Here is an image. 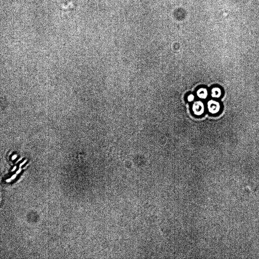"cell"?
Here are the masks:
<instances>
[{
	"instance_id": "obj_2",
	"label": "cell",
	"mask_w": 259,
	"mask_h": 259,
	"mask_svg": "<svg viewBox=\"0 0 259 259\" xmlns=\"http://www.w3.org/2000/svg\"><path fill=\"white\" fill-rule=\"evenodd\" d=\"M192 109L195 115L197 116L202 115L205 111L204 104L201 101L195 102L193 104Z\"/></svg>"
},
{
	"instance_id": "obj_4",
	"label": "cell",
	"mask_w": 259,
	"mask_h": 259,
	"mask_svg": "<svg viewBox=\"0 0 259 259\" xmlns=\"http://www.w3.org/2000/svg\"><path fill=\"white\" fill-rule=\"evenodd\" d=\"M222 91L221 88L218 87H215L211 90V96L212 97L218 99L222 96Z\"/></svg>"
},
{
	"instance_id": "obj_1",
	"label": "cell",
	"mask_w": 259,
	"mask_h": 259,
	"mask_svg": "<svg viewBox=\"0 0 259 259\" xmlns=\"http://www.w3.org/2000/svg\"><path fill=\"white\" fill-rule=\"evenodd\" d=\"M207 107L209 112L213 114L218 113L220 109L219 102L214 100H211L207 102Z\"/></svg>"
},
{
	"instance_id": "obj_3",
	"label": "cell",
	"mask_w": 259,
	"mask_h": 259,
	"mask_svg": "<svg viewBox=\"0 0 259 259\" xmlns=\"http://www.w3.org/2000/svg\"><path fill=\"white\" fill-rule=\"evenodd\" d=\"M208 92L207 88L202 87L199 88L197 91L198 97L202 99H205L208 96Z\"/></svg>"
},
{
	"instance_id": "obj_5",
	"label": "cell",
	"mask_w": 259,
	"mask_h": 259,
	"mask_svg": "<svg viewBox=\"0 0 259 259\" xmlns=\"http://www.w3.org/2000/svg\"><path fill=\"white\" fill-rule=\"evenodd\" d=\"M195 99V96L194 95H189L187 97V100L189 102H192Z\"/></svg>"
},
{
	"instance_id": "obj_6",
	"label": "cell",
	"mask_w": 259,
	"mask_h": 259,
	"mask_svg": "<svg viewBox=\"0 0 259 259\" xmlns=\"http://www.w3.org/2000/svg\"><path fill=\"white\" fill-rule=\"evenodd\" d=\"M113 146H112V147H111L110 148V149H109V152L107 154L108 157H109V156H110V154L112 152V150H113Z\"/></svg>"
}]
</instances>
